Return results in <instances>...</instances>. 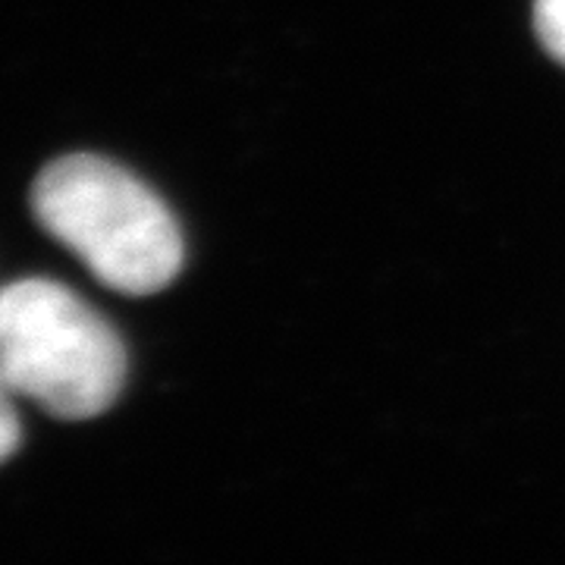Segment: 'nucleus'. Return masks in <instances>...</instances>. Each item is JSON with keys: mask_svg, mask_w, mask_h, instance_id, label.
Here are the masks:
<instances>
[{"mask_svg": "<svg viewBox=\"0 0 565 565\" xmlns=\"http://www.w3.org/2000/svg\"><path fill=\"white\" fill-rule=\"evenodd\" d=\"M0 381L66 422L107 412L126 381L117 330L73 289L20 280L0 289Z\"/></svg>", "mask_w": 565, "mask_h": 565, "instance_id": "obj_2", "label": "nucleus"}, {"mask_svg": "<svg viewBox=\"0 0 565 565\" xmlns=\"http://www.w3.org/2000/svg\"><path fill=\"white\" fill-rule=\"evenodd\" d=\"M534 32L546 54L565 66V0H534Z\"/></svg>", "mask_w": 565, "mask_h": 565, "instance_id": "obj_3", "label": "nucleus"}, {"mask_svg": "<svg viewBox=\"0 0 565 565\" xmlns=\"http://www.w3.org/2000/svg\"><path fill=\"white\" fill-rule=\"evenodd\" d=\"M32 211L57 243L122 296H154L180 274V223L120 163L98 154L51 161L32 185Z\"/></svg>", "mask_w": 565, "mask_h": 565, "instance_id": "obj_1", "label": "nucleus"}, {"mask_svg": "<svg viewBox=\"0 0 565 565\" xmlns=\"http://www.w3.org/2000/svg\"><path fill=\"white\" fill-rule=\"evenodd\" d=\"M20 446V418L13 408V393L0 381V462H7Z\"/></svg>", "mask_w": 565, "mask_h": 565, "instance_id": "obj_4", "label": "nucleus"}]
</instances>
